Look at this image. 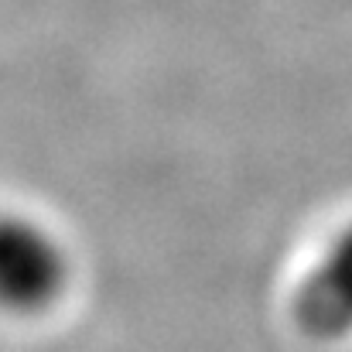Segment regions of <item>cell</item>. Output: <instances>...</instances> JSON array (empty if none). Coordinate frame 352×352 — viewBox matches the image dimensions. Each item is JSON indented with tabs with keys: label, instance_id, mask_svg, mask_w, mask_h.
<instances>
[{
	"label": "cell",
	"instance_id": "1",
	"mask_svg": "<svg viewBox=\"0 0 352 352\" xmlns=\"http://www.w3.org/2000/svg\"><path fill=\"white\" fill-rule=\"evenodd\" d=\"M72 280V256L65 243L34 216H0V311L45 315Z\"/></svg>",
	"mask_w": 352,
	"mask_h": 352
},
{
	"label": "cell",
	"instance_id": "2",
	"mask_svg": "<svg viewBox=\"0 0 352 352\" xmlns=\"http://www.w3.org/2000/svg\"><path fill=\"white\" fill-rule=\"evenodd\" d=\"M294 315L315 339L352 336V226L325 250L298 287Z\"/></svg>",
	"mask_w": 352,
	"mask_h": 352
}]
</instances>
